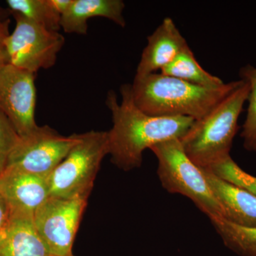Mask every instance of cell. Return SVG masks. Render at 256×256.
<instances>
[{
    "label": "cell",
    "mask_w": 256,
    "mask_h": 256,
    "mask_svg": "<svg viewBox=\"0 0 256 256\" xmlns=\"http://www.w3.org/2000/svg\"><path fill=\"white\" fill-rule=\"evenodd\" d=\"M242 80L217 88L200 86L180 79L154 73L134 77L133 100L142 112L154 117H188L196 120L206 116Z\"/></svg>",
    "instance_id": "2"
},
{
    "label": "cell",
    "mask_w": 256,
    "mask_h": 256,
    "mask_svg": "<svg viewBox=\"0 0 256 256\" xmlns=\"http://www.w3.org/2000/svg\"><path fill=\"white\" fill-rule=\"evenodd\" d=\"M226 246L242 256H256V227H242L222 217L210 218Z\"/></svg>",
    "instance_id": "16"
},
{
    "label": "cell",
    "mask_w": 256,
    "mask_h": 256,
    "mask_svg": "<svg viewBox=\"0 0 256 256\" xmlns=\"http://www.w3.org/2000/svg\"><path fill=\"white\" fill-rule=\"evenodd\" d=\"M10 14H12V13L9 10H6L0 6V21H6V20H9L8 16Z\"/></svg>",
    "instance_id": "24"
},
{
    "label": "cell",
    "mask_w": 256,
    "mask_h": 256,
    "mask_svg": "<svg viewBox=\"0 0 256 256\" xmlns=\"http://www.w3.org/2000/svg\"><path fill=\"white\" fill-rule=\"evenodd\" d=\"M12 14L16 20V26L5 41L6 63L33 74L54 66L65 43L63 35L21 14Z\"/></svg>",
    "instance_id": "6"
},
{
    "label": "cell",
    "mask_w": 256,
    "mask_h": 256,
    "mask_svg": "<svg viewBox=\"0 0 256 256\" xmlns=\"http://www.w3.org/2000/svg\"><path fill=\"white\" fill-rule=\"evenodd\" d=\"M202 169L214 195L223 208L224 218L240 226L256 227V196L210 170Z\"/></svg>",
    "instance_id": "12"
},
{
    "label": "cell",
    "mask_w": 256,
    "mask_h": 256,
    "mask_svg": "<svg viewBox=\"0 0 256 256\" xmlns=\"http://www.w3.org/2000/svg\"><path fill=\"white\" fill-rule=\"evenodd\" d=\"M0 194L6 200L11 216L34 218L36 210L50 197L48 178L5 169L0 174Z\"/></svg>",
    "instance_id": "10"
},
{
    "label": "cell",
    "mask_w": 256,
    "mask_h": 256,
    "mask_svg": "<svg viewBox=\"0 0 256 256\" xmlns=\"http://www.w3.org/2000/svg\"><path fill=\"white\" fill-rule=\"evenodd\" d=\"M37 233L33 217L11 216L0 232V256H50Z\"/></svg>",
    "instance_id": "14"
},
{
    "label": "cell",
    "mask_w": 256,
    "mask_h": 256,
    "mask_svg": "<svg viewBox=\"0 0 256 256\" xmlns=\"http://www.w3.org/2000/svg\"><path fill=\"white\" fill-rule=\"evenodd\" d=\"M249 94L248 82L230 92L180 139L185 152L200 168H208L230 156L238 120Z\"/></svg>",
    "instance_id": "3"
},
{
    "label": "cell",
    "mask_w": 256,
    "mask_h": 256,
    "mask_svg": "<svg viewBox=\"0 0 256 256\" xmlns=\"http://www.w3.org/2000/svg\"><path fill=\"white\" fill-rule=\"evenodd\" d=\"M11 218L10 207L4 197L0 194V232L9 224Z\"/></svg>",
    "instance_id": "21"
},
{
    "label": "cell",
    "mask_w": 256,
    "mask_h": 256,
    "mask_svg": "<svg viewBox=\"0 0 256 256\" xmlns=\"http://www.w3.org/2000/svg\"><path fill=\"white\" fill-rule=\"evenodd\" d=\"M78 136L74 133L64 136L50 126H38L28 136L20 138L5 169L48 178L77 142Z\"/></svg>",
    "instance_id": "7"
},
{
    "label": "cell",
    "mask_w": 256,
    "mask_h": 256,
    "mask_svg": "<svg viewBox=\"0 0 256 256\" xmlns=\"http://www.w3.org/2000/svg\"><path fill=\"white\" fill-rule=\"evenodd\" d=\"M242 80L248 82L249 94L246 119L242 126V138L248 151L256 152V67L247 65L240 70Z\"/></svg>",
    "instance_id": "18"
},
{
    "label": "cell",
    "mask_w": 256,
    "mask_h": 256,
    "mask_svg": "<svg viewBox=\"0 0 256 256\" xmlns=\"http://www.w3.org/2000/svg\"><path fill=\"white\" fill-rule=\"evenodd\" d=\"M87 201L50 196L34 215L37 233L50 255L72 256Z\"/></svg>",
    "instance_id": "8"
},
{
    "label": "cell",
    "mask_w": 256,
    "mask_h": 256,
    "mask_svg": "<svg viewBox=\"0 0 256 256\" xmlns=\"http://www.w3.org/2000/svg\"><path fill=\"white\" fill-rule=\"evenodd\" d=\"M36 101L35 74L4 64L0 69V110L20 138L38 128L35 120Z\"/></svg>",
    "instance_id": "9"
},
{
    "label": "cell",
    "mask_w": 256,
    "mask_h": 256,
    "mask_svg": "<svg viewBox=\"0 0 256 256\" xmlns=\"http://www.w3.org/2000/svg\"><path fill=\"white\" fill-rule=\"evenodd\" d=\"M108 154V132L92 130L78 134L77 142L48 176L50 196L87 201Z\"/></svg>",
    "instance_id": "4"
},
{
    "label": "cell",
    "mask_w": 256,
    "mask_h": 256,
    "mask_svg": "<svg viewBox=\"0 0 256 256\" xmlns=\"http://www.w3.org/2000/svg\"><path fill=\"white\" fill-rule=\"evenodd\" d=\"M6 3L11 13L21 14L50 31H60V15L50 0H8Z\"/></svg>",
    "instance_id": "17"
},
{
    "label": "cell",
    "mask_w": 256,
    "mask_h": 256,
    "mask_svg": "<svg viewBox=\"0 0 256 256\" xmlns=\"http://www.w3.org/2000/svg\"><path fill=\"white\" fill-rule=\"evenodd\" d=\"M160 74L200 86L217 88L225 84L222 79L202 68L188 46L171 64L164 67Z\"/></svg>",
    "instance_id": "15"
},
{
    "label": "cell",
    "mask_w": 256,
    "mask_h": 256,
    "mask_svg": "<svg viewBox=\"0 0 256 256\" xmlns=\"http://www.w3.org/2000/svg\"><path fill=\"white\" fill-rule=\"evenodd\" d=\"M73 0H50V4L62 16L70 8Z\"/></svg>",
    "instance_id": "23"
},
{
    "label": "cell",
    "mask_w": 256,
    "mask_h": 256,
    "mask_svg": "<svg viewBox=\"0 0 256 256\" xmlns=\"http://www.w3.org/2000/svg\"><path fill=\"white\" fill-rule=\"evenodd\" d=\"M121 100L109 90L106 104L112 116L108 131L111 162L119 169L130 171L140 168L146 149L172 139H181L194 120L188 117H154L138 108L133 100L132 85L121 86Z\"/></svg>",
    "instance_id": "1"
},
{
    "label": "cell",
    "mask_w": 256,
    "mask_h": 256,
    "mask_svg": "<svg viewBox=\"0 0 256 256\" xmlns=\"http://www.w3.org/2000/svg\"><path fill=\"white\" fill-rule=\"evenodd\" d=\"M75 256L73 255V256Z\"/></svg>",
    "instance_id": "26"
},
{
    "label": "cell",
    "mask_w": 256,
    "mask_h": 256,
    "mask_svg": "<svg viewBox=\"0 0 256 256\" xmlns=\"http://www.w3.org/2000/svg\"><path fill=\"white\" fill-rule=\"evenodd\" d=\"M10 20L6 21H0V58H6L5 56L4 44L6 38L10 36Z\"/></svg>",
    "instance_id": "22"
},
{
    "label": "cell",
    "mask_w": 256,
    "mask_h": 256,
    "mask_svg": "<svg viewBox=\"0 0 256 256\" xmlns=\"http://www.w3.org/2000/svg\"><path fill=\"white\" fill-rule=\"evenodd\" d=\"M188 46L172 18L163 20L158 28L148 37L136 69V77L146 76L161 72Z\"/></svg>",
    "instance_id": "11"
},
{
    "label": "cell",
    "mask_w": 256,
    "mask_h": 256,
    "mask_svg": "<svg viewBox=\"0 0 256 256\" xmlns=\"http://www.w3.org/2000/svg\"><path fill=\"white\" fill-rule=\"evenodd\" d=\"M6 63V60L5 58H0V69Z\"/></svg>",
    "instance_id": "25"
},
{
    "label": "cell",
    "mask_w": 256,
    "mask_h": 256,
    "mask_svg": "<svg viewBox=\"0 0 256 256\" xmlns=\"http://www.w3.org/2000/svg\"><path fill=\"white\" fill-rule=\"evenodd\" d=\"M124 8L126 4L122 0H73L70 8L60 16V28L66 33L85 35L88 20L98 16L108 18L124 28Z\"/></svg>",
    "instance_id": "13"
},
{
    "label": "cell",
    "mask_w": 256,
    "mask_h": 256,
    "mask_svg": "<svg viewBox=\"0 0 256 256\" xmlns=\"http://www.w3.org/2000/svg\"><path fill=\"white\" fill-rule=\"evenodd\" d=\"M20 140V136L14 126L0 110V174L4 171L10 154Z\"/></svg>",
    "instance_id": "20"
},
{
    "label": "cell",
    "mask_w": 256,
    "mask_h": 256,
    "mask_svg": "<svg viewBox=\"0 0 256 256\" xmlns=\"http://www.w3.org/2000/svg\"><path fill=\"white\" fill-rule=\"evenodd\" d=\"M205 169L210 170L214 174L226 181L244 188L256 196V176H252L242 170L230 158V156H226L224 159Z\"/></svg>",
    "instance_id": "19"
},
{
    "label": "cell",
    "mask_w": 256,
    "mask_h": 256,
    "mask_svg": "<svg viewBox=\"0 0 256 256\" xmlns=\"http://www.w3.org/2000/svg\"><path fill=\"white\" fill-rule=\"evenodd\" d=\"M158 162V175L162 188L190 198L208 217L224 218V212L207 182L203 170L185 152L180 139L152 146Z\"/></svg>",
    "instance_id": "5"
}]
</instances>
